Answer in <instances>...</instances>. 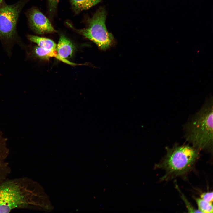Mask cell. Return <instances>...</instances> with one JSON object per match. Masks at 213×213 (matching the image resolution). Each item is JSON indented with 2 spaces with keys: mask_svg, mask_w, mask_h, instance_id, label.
I'll return each mask as SVG.
<instances>
[{
  "mask_svg": "<svg viewBox=\"0 0 213 213\" xmlns=\"http://www.w3.org/2000/svg\"><path fill=\"white\" fill-rule=\"evenodd\" d=\"M73 9L76 13L88 10L99 3L101 0H70Z\"/></svg>",
  "mask_w": 213,
  "mask_h": 213,
  "instance_id": "obj_11",
  "label": "cell"
},
{
  "mask_svg": "<svg viewBox=\"0 0 213 213\" xmlns=\"http://www.w3.org/2000/svg\"><path fill=\"white\" fill-rule=\"evenodd\" d=\"M59 0H48L49 9L50 13L53 14L55 12Z\"/></svg>",
  "mask_w": 213,
  "mask_h": 213,
  "instance_id": "obj_14",
  "label": "cell"
},
{
  "mask_svg": "<svg viewBox=\"0 0 213 213\" xmlns=\"http://www.w3.org/2000/svg\"><path fill=\"white\" fill-rule=\"evenodd\" d=\"M213 102L207 100L184 126L186 140L199 151L212 152Z\"/></svg>",
  "mask_w": 213,
  "mask_h": 213,
  "instance_id": "obj_2",
  "label": "cell"
},
{
  "mask_svg": "<svg viewBox=\"0 0 213 213\" xmlns=\"http://www.w3.org/2000/svg\"><path fill=\"white\" fill-rule=\"evenodd\" d=\"M166 154L155 168L165 171L162 178L166 180L186 174L192 169L199 156V150L188 144H175L170 148L166 147Z\"/></svg>",
  "mask_w": 213,
  "mask_h": 213,
  "instance_id": "obj_3",
  "label": "cell"
},
{
  "mask_svg": "<svg viewBox=\"0 0 213 213\" xmlns=\"http://www.w3.org/2000/svg\"><path fill=\"white\" fill-rule=\"evenodd\" d=\"M27 37L30 41L36 43L38 46L44 49L56 51L57 45L51 39L31 35H28Z\"/></svg>",
  "mask_w": 213,
  "mask_h": 213,
  "instance_id": "obj_10",
  "label": "cell"
},
{
  "mask_svg": "<svg viewBox=\"0 0 213 213\" xmlns=\"http://www.w3.org/2000/svg\"><path fill=\"white\" fill-rule=\"evenodd\" d=\"M9 154L7 139L0 130V184L7 178L11 172L9 164L7 161Z\"/></svg>",
  "mask_w": 213,
  "mask_h": 213,
  "instance_id": "obj_7",
  "label": "cell"
},
{
  "mask_svg": "<svg viewBox=\"0 0 213 213\" xmlns=\"http://www.w3.org/2000/svg\"><path fill=\"white\" fill-rule=\"evenodd\" d=\"M23 5L22 1L0 5V39L5 43L12 41L16 37L17 22Z\"/></svg>",
  "mask_w": 213,
  "mask_h": 213,
  "instance_id": "obj_5",
  "label": "cell"
},
{
  "mask_svg": "<svg viewBox=\"0 0 213 213\" xmlns=\"http://www.w3.org/2000/svg\"><path fill=\"white\" fill-rule=\"evenodd\" d=\"M28 17L31 28L37 34H43L56 32L49 20L36 8L29 11Z\"/></svg>",
  "mask_w": 213,
  "mask_h": 213,
  "instance_id": "obj_6",
  "label": "cell"
},
{
  "mask_svg": "<svg viewBox=\"0 0 213 213\" xmlns=\"http://www.w3.org/2000/svg\"><path fill=\"white\" fill-rule=\"evenodd\" d=\"M4 0H0V5L2 3Z\"/></svg>",
  "mask_w": 213,
  "mask_h": 213,
  "instance_id": "obj_16",
  "label": "cell"
},
{
  "mask_svg": "<svg viewBox=\"0 0 213 213\" xmlns=\"http://www.w3.org/2000/svg\"><path fill=\"white\" fill-rule=\"evenodd\" d=\"M198 210L201 213H212L213 212L212 203L206 201L200 198L194 197Z\"/></svg>",
  "mask_w": 213,
  "mask_h": 213,
  "instance_id": "obj_12",
  "label": "cell"
},
{
  "mask_svg": "<svg viewBox=\"0 0 213 213\" xmlns=\"http://www.w3.org/2000/svg\"><path fill=\"white\" fill-rule=\"evenodd\" d=\"M106 12L103 8H99L88 20V26L77 30L86 38L96 43L100 49L106 50L113 44L114 37L107 30L105 25Z\"/></svg>",
  "mask_w": 213,
  "mask_h": 213,
  "instance_id": "obj_4",
  "label": "cell"
},
{
  "mask_svg": "<svg viewBox=\"0 0 213 213\" xmlns=\"http://www.w3.org/2000/svg\"><path fill=\"white\" fill-rule=\"evenodd\" d=\"M52 208L42 187L28 178H7L0 184V213L16 209L48 210Z\"/></svg>",
  "mask_w": 213,
  "mask_h": 213,
  "instance_id": "obj_1",
  "label": "cell"
},
{
  "mask_svg": "<svg viewBox=\"0 0 213 213\" xmlns=\"http://www.w3.org/2000/svg\"><path fill=\"white\" fill-rule=\"evenodd\" d=\"M56 51L45 49L38 46H35L33 49V52L35 55L40 58L47 59L51 57H54L69 65L72 66L79 65L61 57Z\"/></svg>",
  "mask_w": 213,
  "mask_h": 213,
  "instance_id": "obj_9",
  "label": "cell"
},
{
  "mask_svg": "<svg viewBox=\"0 0 213 213\" xmlns=\"http://www.w3.org/2000/svg\"><path fill=\"white\" fill-rule=\"evenodd\" d=\"M176 187L177 189H178L181 194V197L185 203L188 212L190 213H200V212L198 209H196L192 206L187 200L185 197L184 196L183 194L180 191L178 187L177 186Z\"/></svg>",
  "mask_w": 213,
  "mask_h": 213,
  "instance_id": "obj_13",
  "label": "cell"
},
{
  "mask_svg": "<svg viewBox=\"0 0 213 213\" xmlns=\"http://www.w3.org/2000/svg\"><path fill=\"white\" fill-rule=\"evenodd\" d=\"M213 192L207 191L203 192L200 195V198L207 202L212 203Z\"/></svg>",
  "mask_w": 213,
  "mask_h": 213,
  "instance_id": "obj_15",
  "label": "cell"
},
{
  "mask_svg": "<svg viewBox=\"0 0 213 213\" xmlns=\"http://www.w3.org/2000/svg\"><path fill=\"white\" fill-rule=\"evenodd\" d=\"M56 50L58 54L61 57L66 59L72 55L74 46L70 40L64 36L61 35L57 45Z\"/></svg>",
  "mask_w": 213,
  "mask_h": 213,
  "instance_id": "obj_8",
  "label": "cell"
}]
</instances>
